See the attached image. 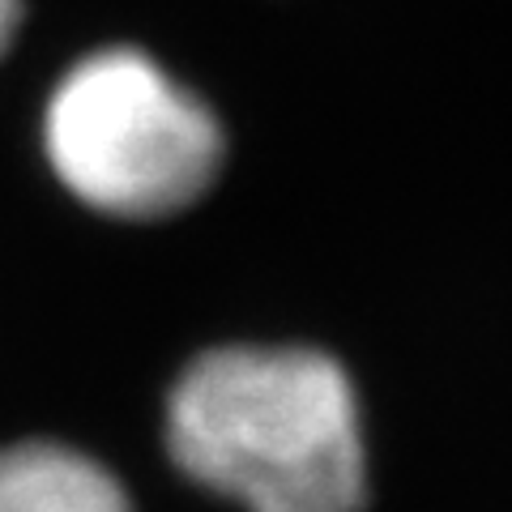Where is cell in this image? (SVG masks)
Here are the masks:
<instances>
[{
    "label": "cell",
    "mask_w": 512,
    "mask_h": 512,
    "mask_svg": "<svg viewBox=\"0 0 512 512\" xmlns=\"http://www.w3.org/2000/svg\"><path fill=\"white\" fill-rule=\"evenodd\" d=\"M167 453L239 512H367L363 406L316 346H210L167 393Z\"/></svg>",
    "instance_id": "6da1fadb"
},
{
    "label": "cell",
    "mask_w": 512,
    "mask_h": 512,
    "mask_svg": "<svg viewBox=\"0 0 512 512\" xmlns=\"http://www.w3.org/2000/svg\"><path fill=\"white\" fill-rule=\"evenodd\" d=\"M39 133L56 184L120 222L192 210L227 167V128L210 99L128 43L86 52L56 77Z\"/></svg>",
    "instance_id": "7a4b0ae2"
},
{
    "label": "cell",
    "mask_w": 512,
    "mask_h": 512,
    "mask_svg": "<svg viewBox=\"0 0 512 512\" xmlns=\"http://www.w3.org/2000/svg\"><path fill=\"white\" fill-rule=\"evenodd\" d=\"M0 512H137L120 474L64 440L0 444Z\"/></svg>",
    "instance_id": "3957f363"
},
{
    "label": "cell",
    "mask_w": 512,
    "mask_h": 512,
    "mask_svg": "<svg viewBox=\"0 0 512 512\" xmlns=\"http://www.w3.org/2000/svg\"><path fill=\"white\" fill-rule=\"evenodd\" d=\"M22 30V0H0V56L13 47Z\"/></svg>",
    "instance_id": "277c9868"
}]
</instances>
